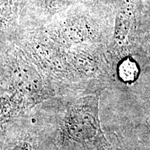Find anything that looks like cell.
Here are the masks:
<instances>
[{"label":"cell","mask_w":150,"mask_h":150,"mask_svg":"<svg viewBox=\"0 0 150 150\" xmlns=\"http://www.w3.org/2000/svg\"><path fill=\"white\" fill-rule=\"evenodd\" d=\"M69 136L78 142H91L102 138L95 100L84 101L69 110L65 122Z\"/></svg>","instance_id":"1"},{"label":"cell","mask_w":150,"mask_h":150,"mask_svg":"<svg viewBox=\"0 0 150 150\" xmlns=\"http://www.w3.org/2000/svg\"><path fill=\"white\" fill-rule=\"evenodd\" d=\"M130 11L127 6H124L120 11L116 20L115 29V38L116 40H120L123 39L128 32L129 20H130Z\"/></svg>","instance_id":"2"},{"label":"cell","mask_w":150,"mask_h":150,"mask_svg":"<svg viewBox=\"0 0 150 150\" xmlns=\"http://www.w3.org/2000/svg\"><path fill=\"white\" fill-rule=\"evenodd\" d=\"M120 76L123 80L128 81H131L136 76L138 73L136 65L130 61H124L120 65L119 70Z\"/></svg>","instance_id":"3"},{"label":"cell","mask_w":150,"mask_h":150,"mask_svg":"<svg viewBox=\"0 0 150 150\" xmlns=\"http://www.w3.org/2000/svg\"><path fill=\"white\" fill-rule=\"evenodd\" d=\"M13 150H32L31 146L27 142H22L21 144H19V145L17 146Z\"/></svg>","instance_id":"4"}]
</instances>
